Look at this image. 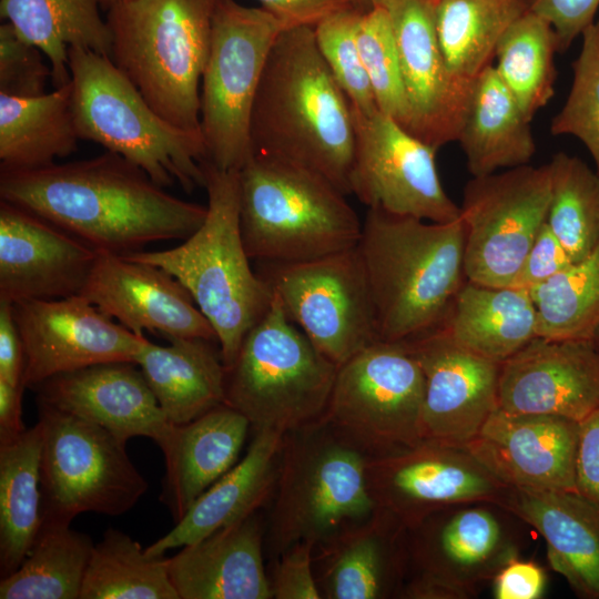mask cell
Wrapping results in <instances>:
<instances>
[{
	"label": "cell",
	"instance_id": "obj_28",
	"mask_svg": "<svg viewBox=\"0 0 599 599\" xmlns=\"http://www.w3.org/2000/svg\"><path fill=\"white\" fill-rule=\"evenodd\" d=\"M169 572L179 599H271L257 512L181 547Z\"/></svg>",
	"mask_w": 599,
	"mask_h": 599
},
{
	"label": "cell",
	"instance_id": "obj_40",
	"mask_svg": "<svg viewBox=\"0 0 599 599\" xmlns=\"http://www.w3.org/2000/svg\"><path fill=\"white\" fill-rule=\"evenodd\" d=\"M559 42L552 26L530 9L501 37L494 69L531 121L555 94V54Z\"/></svg>",
	"mask_w": 599,
	"mask_h": 599
},
{
	"label": "cell",
	"instance_id": "obj_11",
	"mask_svg": "<svg viewBox=\"0 0 599 599\" xmlns=\"http://www.w3.org/2000/svg\"><path fill=\"white\" fill-rule=\"evenodd\" d=\"M285 28L263 8L216 0L200 90L207 161L238 171L253 155L250 120L270 51Z\"/></svg>",
	"mask_w": 599,
	"mask_h": 599
},
{
	"label": "cell",
	"instance_id": "obj_2",
	"mask_svg": "<svg viewBox=\"0 0 599 599\" xmlns=\"http://www.w3.org/2000/svg\"><path fill=\"white\" fill-rule=\"evenodd\" d=\"M250 138L253 154L306 167L351 194L353 111L317 48L314 28H287L275 40L254 99Z\"/></svg>",
	"mask_w": 599,
	"mask_h": 599
},
{
	"label": "cell",
	"instance_id": "obj_26",
	"mask_svg": "<svg viewBox=\"0 0 599 599\" xmlns=\"http://www.w3.org/2000/svg\"><path fill=\"white\" fill-rule=\"evenodd\" d=\"M406 528L383 509L315 547L324 599L399 597L407 575Z\"/></svg>",
	"mask_w": 599,
	"mask_h": 599
},
{
	"label": "cell",
	"instance_id": "obj_46",
	"mask_svg": "<svg viewBox=\"0 0 599 599\" xmlns=\"http://www.w3.org/2000/svg\"><path fill=\"white\" fill-rule=\"evenodd\" d=\"M52 71L41 49L4 21L0 26V94L33 98L45 93Z\"/></svg>",
	"mask_w": 599,
	"mask_h": 599
},
{
	"label": "cell",
	"instance_id": "obj_36",
	"mask_svg": "<svg viewBox=\"0 0 599 599\" xmlns=\"http://www.w3.org/2000/svg\"><path fill=\"white\" fill-rule=\"evenodd\" d=\"M42 435L37 423L0 440V576L26 559L43 522L41 493Z\"/></svg>",
	"mask_w": 599,
	"mask_h": 599
},
{
	"label": "cell",
	"instance_id": "obj_24",
	"mask_svg": "<svg viewBox=\"0 0 599 599\" xmlns=\"http://www.w3.org/2000/svg\"><path fill=\"white\" fill-rule=\"evenodd\" d=\"M99 253L41 216L0 202V298L81 295Z\"/></svg>",
	"mask_w": 599,
	"mask_h": 599
},
{
	"label": "cell",
	"instance_id": "obj_33",
	"mask_svg": "<svg viewBox=\"0 0 599 599\" xmlns=\"http://www.w3.org/2000/svg\"><path fill=\"white\" fill-rule=\"evenodd\" d=\"M490 64L475 80L457 142L473 176L529 164L536 152L531 126Z\"/></svg>",
	"mask_w": 599,
	"mask_h": 599
},
{
	"label": "cell",
	"instance_id": "obj_9",
	"mask_svg": "<svg viewBox=\"0 0 599 599\" xmlns=\"http://www.w3.org/2000/svg\"><path fill=\"white\" fill-rule=\"evenodd\" d=\"M337 369L273 293L270 308L226 368L225 404L247 418L251 432L285 435L324 417Z\"/></svg>",
	"mask_w": 599,
	"mask_h": 599
},
{
	"label": "cell",
	"instance_id": "obj_50",
	"mask_svg": "<svg viewBox=\"0 0 599 599\" xmlns=\"http://www.w3.org/2000/svg\"><path fill=\"white\" fill-rule=\"evenodd\" d=\"M546 587V575L534 561L516 557L508 560L494 577L496 599H538Z\"/></svg>",
	"mask_w": 599,
	"mask_h": 599
},
{
	"label": "cell",
	"instance_id": "obj_48",
	"mask_svg": "<svg viewBox=\"0 0 599 599\" xmlns=\"http://www.w3.org/2000/svg\"><path fill=\"white\" fill-rule=\"evenodd\" d=\"M572 261L547 221L541 225L510 286L531 290L567 268Z\"/></svg>",
	"mask_w": 599,
	"mask_h": 599
},
{
	"label": "cell",
	"instance_id": "obj_23",
	"mask_svg": "<svg viewBox=\"0 0 599 599\" xmlns=\"http://www.w3.org/2000/svg\"><path fill=\"white\" fill-rule=\"evenodd\" d=\"M81 295L136 335L217 342L189 291L159 266L99 253Z\"/></svg>",
	"mask_w": 599,
	"mask_h": 599
},
{
	"label": "cell",
	"instance_id": "obj_55",
	"mask_svg": "<svg viewBox=\"0 0 599 599\" xmlns=\"http://www.w3.org/2000/svg\"><path fill=\"white\" fill-rule=\"evenodd\" d=\"M590 338H591L592 343L595 344V346H596V348H597V351L599 353V324L597 325V327L592 332Z\"/></svg>",
	"mask_w": 599,
	"mask_h": 599
},
{
	"label": "cell",
	"instance_id": "obj_10",
	"mask_svg": "<svg viewBox=\"0 0 599 599\" xmlns=\"http://www.w3.org/2000/svg\"><path fill=\"white\" fill-rule=\"evenodd\" d=\"M43 520L71 524L82 512L121 516L149 488L123 440L105 428L38 402Z\"/></svg>",
	"mask_w": 599,
	"mask_h": 599
},
{
	"label": "cell",
	"instance_id": "obj_6",
	"mask_svg": "<svg viewBox=\"0 0 599 599\" xmlns=\"http://www.w3.org/2000/svg\"><path fill=\"white\" fill-rule=\"evenodd\" d=\"M216 0H121L106 11L110 59L165 121L199 131Z\"/></svg>",
	"mask_w": 599,
	"mask_h": 599
},
{
	"label": "cell",
	"instance_id": "obj_35",
	"mask_svg": "<svg viewBox=\"0 0 599 599\" xmlns=\"http://www.w3.org/2000/svg\"><path fill=\"white\" fill-rule=\"evenodd\" d=\"M71 83L33 98L0 94V171L33 170L78 149Z\"/></svg>",
	"mask_w": 599,
	"mask_h": 599
},
{
	"label": "cell",
	"instance_id": "obj_32",
	"mask_svg": "<svg viewBox=\"0 0 599 599\" xmlns=\"http://www.w3.org/2000/svg\"><path fill=\"white\" fill-rule=\"evenodd\" d=\"M437 331L499 364L539 336L537 309L528 290L468 280Z\"/></svg>",
	"mask_w": 599,
	"mask_h": 599
},
{
	"label": "cell",
	"instance_id": "obj_58",
	"mask_svg": "<svg viewBox=\"0 0 599 599\" xmlns=\"http://www.w3.org/2000/svg\"><path fill=\"white\" fill-rule=\"evenodd\" d=\"M359 4L366 7V8H369L372 4H370V0H356Z\"/></svg>",
	"mask_w": 599,
	"mask_h": 599
},
{
	"label": "cell",
	"instance_id": "obj_42",
	"mask_svg": "<svg viewBox=\"0 0 599 599\" xmlns=\"http://www.w3.org/2000/svg\"><path fill=\"white\" fill-rule=\"evenodd\" d=\"M529 292L539 336L590 338L599 324V242L583 260Z\"/></svg>",
	"mask_w": 599,
	"mask_h": 599
},
{
	"label": "cell",
	"instance_id": "obj_16",
	"mask_svg": "<svg viewBox=\"0 0 599 599\" xmlns=\"http://www.w3.org/2000/svg\"><path fill=\"white\" fill-rule=\"evenodd\" d=\"M355 151L349 190L367 209L450 222L460 209L445 192L436 167L437 150L390 116L353 112Z\"/></svg>",
	"mask_w": 599,
	"mask_h": 599
},
{
	"label": "cell",
	"instance_id": "obj_7",
	"mask_svg": "<svg viewBox=\"0 0 599 599\" xmlns=\"http://www.w3.org/2000/svg\"><path fill=\"white\" fill-rule=\"evenodd\" d=\"M240 226L251 260L292 263L356 247L363 222L322 175L253 154L238 170Z\"/></svg>",
	"mask_w": 599,
	"mask_h": 599
},
{
	"label": "cell",
	"instance_id": "obj_29",
	"mask_svg": "<svg viewBox=\"0 0 599 599\" xmlns=\"http://www.w3.org/2000/svg\"><path fill=\"white\" fill-rule=\"evenodd\" d=\"M250 430L247 418L227 404L185 424L169 423L155 443L165 464L160 500L174 524L238 461Z\"/></svg>",
	"mask_w": 599,
	"mask_h": 599
},
{
	"label": "cell",
	"instance_id": "obj_31",
	"mask_svg": "<svg viewBox=\"0 0 599 599\" xmlns=\"http://www.w3.org/2000/svg\"><path fill=\"white\" fill-rule=\"evenodd\" d=\"M161 346L145 341L136 356L169 423L185 424L225 404L224 366L217 342L182 337ZM219 345V344H217Z\"/></svg>",
	"mask_w": 599,
	"mask_h": 599
},
{
	"label": "cell",
	"instance_id": "obj_14",
	"mask_svg": "<svg viewBox=\"0 0 599 599\" xmlns=\"http://www.w3.org/2000/svg\"><path fill=\"white\" fill-rule=\"evenodd\" d=\"M549 163L473 176L459 206L465 227V274L470 282L510 286L547 221Z\"/></svg>",
	"mask_w": 599,
	"mask_h": 599
},
{
	"label": "cell",
	"instance_id": "obj_53",
	"mask_svg": "<svg viewBox=\"0 0 599 599\" xmlns=\"http://www.w3.org/2000/svg\"><path fill=\"white\" fill-rule=\"evenodd\" d=\"M23 347L12 302L0 298V379L14 386L23 385Z\"/></svg>",
	"mask_w": 599,
	"mask_h": 599
},
{
	"label": "cell",
	"instance_id": "obj_5",
	"mask_svg": "<svg viewBox=\"0 0 599 599\" xmlns=\"http://www.w3.org/2000/svg\"><path fill=\"white\" fill-rule=\"evenodd\" d=\"M71 109L78 136L142 169L158 185L204 187L206 148L201 130L165 121L109 55L68 51Z\"/></svg>",
	"mask_w": 599,
	"mask_h": 599
},
{
	"label": "cell",
	"instance_id": "obj_52",
	"mask_svg": "<svg viewBox=\"0 0 599 599\" xmlns=\"http://www.w3.org/2000/svg\"><path fill=\"white\" fill-rule=\"evenodd\" d=\"M579 425L577 490L599 504V407Z\"/></svg>",
	"mask_w": 599,
	"mask_h": 599
},
{
	"label": "cell",
	"instance_id": "obj_8",
	"mask_svg": "<svg viewBox=\"0 0 599 599\" xmlns=\"http://www.w3.org/2000/svg\"><path fill=\"white\" fill-rule=\"evenodd\" d=\"M369 457L324 417L284 435L270 514L275 558L294 544L325 542L376 509Z\"/></svg>",
	"mask_w": 599,
	"mask_h": 599
},
{
	"label": "cell",
	"instance_id": "obj_12",
	"mask_svg": "<svg viewBox=\"0 0 599 599\" xmlns=\"http://www.w3.org/2000/svg\"><path fill=\"white\" fill-rule=\"evenodd\" d=\"M425 382L404 343L376 341L338 366L324 418L369 458L423 441Z\"/></svg>",
	"mask_w": 599,
	"mask_h": 599
},
{
	"label": "cell",
	"instance_id": "obj_13",
	"mask_svg": "<svg viewBox=\"0 0 599 599\" xmlns=\"http://www.w3.org/2000/svg\"><path fill=\"white\" fill-rule=\"evenodd\" d=\"M262 264L264 274L258 275L290 319L335 365L378 341L357 247L308 261Z\"/></svg>",
	"mask_w": 599,
	"mask_h": 599
},
{
	"label": "cell",
	"instance_id": "obj_22",
	"mask_svg": "<svg viewBox=\"0 0 599 599\" xmlns=\"http://www.w3.org/2000/svg\"><path fill=\"white\" fill-rule=\"evenodd\" d=\"M579 422L497 408L465 447L508 487L577 490Z\"/></svg>",
	"mask_w": 599,
	"mask_h": 599
},
{
	"label": "cell",
	"instance_id": "obj_56",
	"mask_svg": "<svg viewBox=\"0 0 599 599\" xmlns=\"http://www.w3.org/2000/svg\"><path fill=\"white\" fill-rule=\"evenodd\" d=\"M121 0H101L102 9L108 10L112 4Z\"/></svg>",
	"mask_w": 599,
	"mask_h": 599
},
{
	"label": "cell",
	"instance_id": "obj_25",
	"mask_svg": "<svg viewBox=\"0 0 599 599\" xmlns=\"http://www.w3.org/2000/svg\"><path fill=\"white\" fill-rule=\"evenodd\" d=\"M37 400L94 423L123 440L156 441L169 422L141 369L109 362L55 375L32 388Z\"/></svg>",
	"mask_w": 599,
	"mask_h": 599
},
{
	"label": "cell",
	"instance_id": "obj_34",
	"mask_svg": "<svg viewBox=\"0 0 599 599\" xmlns=\"http://www.w3.org/2000/svg\"><path fill=\"white\" fill-rule=\"evenodd\" d=\"M101 0H1L0 16L45 54L54 88L70 83L69 48L109 55L111 32Z\"/></svg>",
	"mask_w": 599,
	"mask_h": 599
},
{
	"label": "cell",
	"instance_id": "obj_51",
	"mask_svg": "<svg viewBox=\"0 0 599 599\" xmlns=\"http://www.w3.org/2000/svg\"><path fill=\"white\" fill-rule=\"evenodd\" d=\"M261 8L287 28L312 27L329 14L348 8L363 7L356 0H257ZM367 9V8H366Z\"/></svg>",
	"mask_w": 599,
	"mask_h": 599
},
{
	"label": "cell",
	"instance_id": "obj_45",
	"mask_svg": "<svg viewBox=\"0 0 599 599\" xmlns=\"http://www.w3.org/2000/svg\"><path fill=\"white\" fill-rule=\"evenodd\" d=\"M572 62V83L561 110L550 124L552 135H572L588 149L599 175V21L581 34Z\"/></svg>",
	"mask_w": 599,
	"mask_h": 599
},
{
	"label": "cell",
	"instance_id": "obj_44",
	"mask_svg": "<svg viewBox=\"0 0 599 599\" xmlns=\"http://www.w3.org/2000/svg\"><path fill=\"white\" fill-rule=\"evenodd\" d=\"M357 42L378 110L407 130L409 108L395 34L389 16L380 4L372 3L364 12Z\"/></svg>",
	"mask_w": 599,
	"mask_h": 599
},
{
	"label": "cell",
	"instance_id": "obj_19",
	"mask_svg": "<svg viewBox=\"0 0 599 599\" xmlns=\"http://www.w3.org/2000/svg\"><path fill=\"white\" fill-rule=\"evenodd\" d=\"M388 13L409 108L407 131L438 150L457 141L474 82L448 70L440 51L433 8L420 0H370Z\"/></svg>",
	"mask_w": 599,
	"mask_h": 599
},
{
	"label": "cell",
	"instance_id": "obj_39",
	"mask_svg": "<svg viewBox=\"0 0 599 599\" xmlns=\"http://www.w3.org/2000/svg\"><path fill=\"white\" fill-rule=\"evenodd\" d=\"M80 599H179L169 558L149 555L125 532L109 528L94 544Z\"/></svg>",
	"mask_w": 599,
	"mask_h": 599
},
{
	"label": "cell",
	"instance_id": "obj_21",
	"mask_svg": "<svg viewBox=\"0 0 599 599\" xmlns=\"http://www.w3.org/2000/svg\"><path fill=\"white\" fill-rule=\"evenodd\" d=\"M599 407V353L591 338L537 336L501 363L498 408L581 422Z\"/></svg>",
	"mask_w": 599,
	"mask_h": 599
},
{
	"label": "cell",
	"instance_id": "obj_30",
	"mask_svg": "<svg viewBox=\"0 0 599 599\" xmlns=\"http://www.w3.org/2000/svg\"><path fill=\"white\" fill-rule=\"evenodd\" d=\"M245 456L211 485L174 527L145 548L152 556L164 555L258 511L273 496L284 434L261 429Z\"/></svg>",
	"mask_w": 599,
	"mask_h": 599
},
{
	"label": "cell",
	"instance_id": "obj_49",
	"mask_svg": "<svg viewBox=\"0 0 599 599\" xmlns=\"http://www.w3.org/2000/svg\"><path fill=\"white\" fill-rule=\"evenodd\" d=\"M599 0H531L530 10L545 18L555 29L559 52L595 22Z\"/></svg>",
	"mask_w": 599,
	"mask_h": 599
},
{
	"label": "cell",
	"instance_id": "obj_17",
	"mask_svg": "<svg viewBox=\"0 0 599 599\" xmlns=\"http://www.w3.org/2000/svg\"><path fill=\"white\" fill-rule=\"evenodd\" d=\"M32 389L63 373L109 362H132L148 339L102 313L82 295L12 303Z\"/></svg>",
	"mask_w": 599,
	"mask_h": 599
},
{
	"label": "cell",
	"instance_id": "obj_54",
	"mask_svg": "<svg viewBox=\"0 0 599 599\" xmlns=\"http://www.w3.org/2000/svg\"><path fill=\"white\" fill-rule=\"evenodd\" d=\"M24 388L0 379V440L16 437L26 429L22 420Z\"/></svg>",
	"mask_w": 599,
	"mask_h": 599
},
{
	"label": "cell",
	"instance_id": "obj_47",
	"mask_svg": "<svg viewBox=\"0 0 599 599\" xmlns=\"http://www.w3.org/2000/svg\"><path fill=\"white\" fill-rule=\"evenodd\" d=\"M315 545H292L275 558L270 587L272 599H322L314 570Z\"/></svg>",
	"mask_w": 599,
	"mask_h": 599
},
{
	"label": "cell",
	"instance_id": "obj_38",
	"mask_svg": "<svg viewBox=\"0 0 599 599\" xmlns=\"http://www.w3.org/2000/svg\"><path fill=\"white\" fill-rule=\"evenodd\" d=\"M94 544L70 524L43 520L20 567L0 580V599H80Z\"/></svg>",
	"mask_w": 599,
	"mask_h": 599
},
{
	"label": "cell",
	"instance_id": "obj_4",
	"mask_svg": "<svg viewBox=\"0 0 599 599\" xmlns=\"http://www.w3.org/2000/svg\"><path fill=\"white\" fill-rule=\"evenodd\" d=\"M204 174L207 213L201 226L175 247L124 256L163 268L189 291L212 325L229 368L248 331L270 308L273 291L252 268L244 246L238 171L205 161Z\"/></svg>",
	"mask_w": 599,
	"mask_h": 599
},
{
	"label": "cell",
	"instance_id": "obj_57",
	"mask_svg": "<svg viewBox=\"0 0 599 599\" xmlns=\"http://www.w3.org/2000/svg\"><path fill=\"white\" fill-rule=\"evenodd\" d=\"M423 3L430 8H434L440 0H420Z\"/></svg>",
	"mask_w": 599,
	"mask_h": 599
},
{
	"label": "cell",
	"instance_id": "obj_27",
	"mask_svg": "<svg viewBox=\"0 0 599 599\" xmlns=\"http://www.w3.org/2000/svg\"><path fill=\"white\" fill-rule=\"evenodd\" d=\"M498 507L545 539L551 569L581 598L599 599V504L578 491L508 487Z\"/></svg>",
	"mask_w": 599,
	"mask_h": 599
},
{
	"label": "cell",
	"instance_id": "obj_43",
	"mask_svg": "<svg viewBox=\"0 0 599 599\" xmlns=\"http://www.w3.org/2000/svg\"><path fill=\"white\" fill-rule=\"evenodd\" d=\"M367 9L348 7L314 27L316 44L324 61L347 97L352 111L361 115L379 111L357 42L358 27Z\"/></svg>",
	"mask_w": 599,
	"mask_h": 599
},
{
	"label": "cell",
	"instance_id": "obj_1",
	"mask_svg": "<svg viewBox=\"0 0 599 599\" xmlns=\"http://www.w3.org/2000/svg\"><path fill=\"white\" fill-rule=\"evenodd\" d=\"M142 169L105 151L48 166L0 171V197L83 241L98 253L128 255L146 244L185 240L207 206L167 193Z\"/></svg>",
	"mask_w": 599,
	"mask_h": 599
},
{
	"label": "cell",
	"instance_id": "obj_15",
	"mask_svg": "<svg viewBox=\"0 0 599 599\" xmlns=\"http://www.w3.org/2000/svg\"><path fill=\"white\" fill-rule=\"evenodd\" d=\"M400 598L463 599L517 556L501 522L481 502L435 511L406 530Z\"/></svg>",
	"mask_w": 599,
	"mask_h": 599
},
{
	"label": "cell",
	"instance_id": "obj_3",
	"mask_svg": "<svg viewBox=\"0 0 599 599\" xmlns=\"http://www.w3.org/2000/svg\"><path fill=\"white\" fill-rule=\"evenodd\" d=\"M356 247L378 341L410 342L440 327L467 280L461 217L438 223L367 209Z\"/></svg>",
	"mask_w": 599,
	"mask_h": 599
},
{
	"label": "cell",
	"instance_id": "obj_20",
	"mask_svg": "<svg viewBox=\"0 0 599 599\" xmlns=\"http://www.w3.org/2000/svg\"><path fill=\"white\" fill-rule=\"evenodd\" d=\"M404 344L424 375L423 441L465 448L498 408L501 364L439 331Z\"/></svg>",
	"mask_w": 599,
	"mask_h": 599
},
{
	"label": "cell",
	"instance_id": "obj_37",
	"mask_svg": "<svg viewBox=\"0 0 599 599\" xmlns=\"http://www.w3.org/2000/svg\"><path fill=\"white\" fill-rule=\"evenodd\" d=\"M531 0H440L433 8L440 51L456 78L473 82L490 64L508 28Z\"/></svg>",
	"mask_w": 599,
	"mask_h": 599
},
{
	"label": "cell",
	"instance_id": "obj_41",
	"mask_svg": "<svg viewBox=\"0 0 599 599\" xmlns=\"http://www.w3.org/2000/svg\"><path fill=\"white\" fill-rule=\"evenodd\" d=\"M547 223L572 263L588 256L599 242V175L578 156L556 153Z\"/></svg>",
	"mask_w": 599,
	"mask_h": 599
},
{
	"label": "cell",
	"instance_id": "obj_18",
	"mask_svg": "<svg viewBox=\"0 0 599 599\" xmlns=\"http://www.w3.org/2000/svg\"><path fill=\"white\" fill-rule=\"evenodd\" d=\"M367 480L376 506L406 529L455 505L498 507L508 488L466 448L432 441L369 458Z\"/></svg>",
	"mask_w": 599,
	"mask_h": 599
}]
</instances>
